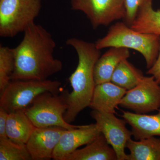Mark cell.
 <instances>
[{"label": "cell", "instance_id": "obj_15", "mask_svg": "<svg viewBox=\"0 0 160 160\" xmlns=\"http://www.w3.org/2000/svg\"><path fill=\"white\" fill-rule=\"evenodd\" d=\"M65 160H118L115 151L101 133L84 148L78 149Z\"/></svg>", "mask_w": 160, "mask_h": 160}, {"label": "cell", "instance_id": "obj_22", "mask_svg": "<svg viewBox=\"0 0 160 160\" xmlns=\"http://www.w3.org/2000/svg\"><path fill=\"white\" fill-rule=\"evenodd\" d=\"M148 0H125L126 9V18L124 22L130 26L134 22L141 6Z\"/></svg>", "mask_w": 160, "mask_h": 160}, {"label": "cell", "instance_id": "obj_18", "mask_svg": "<svg viewBox=\"0 0 160 160\" xmlns=\"http://www.w3.org/2000/svg\"><path fill=\"white\" fill-rule=\"evenodd\" d=\"M126 148L129 151L127 160H160V138L152 137L140 140L130 138Z\"/></svg>", "mask_w": 160, "mask_h": 160}, {"label": "cell", "instance_id": "obj_14", "mask_svg": "<svg viewBox=\"0 0 160 160\" xmlns=\"http://www.w3.org/2000/svg\"><path fill=\"white\" fill-rule=\"evenodd\" d=\"M129 49L123 47H110L99 58L95 66L94 75L96 85L111 82L117 66L123 60L130 57Z\"/></svg>", "mask_w": 160, "mask_h": 160}, {"label": "cell", "instance_id": "obj_1", "mask_svg": "<svg viewBox=\"0 0 160 160\" xmlns=\"http://www.w3.org/2000/svg\"><path fill=\"white\" fill-rule=\"evenodd\" d=\"M23 39L13 48L15 68L11 80H45L63 69L53 56L56 44L42 26L33 23L24 32Z\"/></svg>", "mask_w": 160, "mask_h": 160}, {"label": "cell", "instance_id": "obj_2", "mask_svg": "<svg viewBox=\"0 0 160 160\" xmlns=\"http://www.w3.org/2000/svg\"><path fill=\"white\" fill-rule=\"evenodd\" d=\"M66 44L74 48L78 57V63L75 70L69 78L72 91L67 92L68 108L64 118L71 124L79 113L89 107L95 88L94 68L101 56V50L95 43L72 38L66 41Z\"/></svg>", "mask_w": 160, "mask_h": 160}, {"label": "cell", "instance_id": "obj_3", "mask_svg": "<svg viewBox=\"0 0 160 160\" xmlns=\"http://www.w3.org/2000/svg\"><path fill=\"white\" fill-rule=\"evenodd\" d=\"M160 37L132 29L125 22H117L109 27L107 34L96 42L98 49L123 47L134 49L143 56L146 68L154 65L159 51Z\"/></svg>", "mask_w": 160, "mask_h": 160}, {"label": "cell", "instance_id": "obj_11", "mask_svg": "<svg viewBox=\"0 0 160 160\" xmlns=\"http://www.w3.org/2000/svg\"><path fill=\"white\" fill-rule=\"evenodd\" d=\"M100 133L96 123L82 125L78 128L66 130L61 136L55 148L52 159L65 160L80 147L91 142Z\"/></svg>", "mask_w": 160, "mask_h": 160}, {"label": "cell", "instance_id": "obj_17", "mask_svg": "<svg viewBox=\"0 0 160 160\" xmlns=\"http://www.w3.org/2000/svg\"><path fill=\"white\" fill-rule=\"evenodd\" d=\"M130 27L139 32L160 37V9H153L152 0H148L141 6Z\"/></svg>", "mask_w": 160, "mask_h": 160}, {"label": "cell", "instance_id": "obj_19", "mask_svg": "<svg viewBox=\"0 0 160 160\" xmlns=\"http://www.w3.org/2000/svg\"><path fill=\"white\" fill-rule=\"evenodd\" d=\"M144 77L142 70L126 59L117 66L112 76L111 82L128 91L137 86Z\"/></svg>", "mask_w": 160, "mask_h": 160}, {"label": "cell", "instance_id": "obj_6", "mask_svg": "<svg viewBox=\"0 0 160 160\" xmlns=\"http://www.w3.org/2000/svg\"><path fill=\"white\" fill-rule=\"evenodd\" d=\"M42 0H0V36L13 38L34 22Z\"/></svg>", "mask_w": 160, "mask_h": 160}, {"label": "cell", "instance_id": "obj_21", "mask_svg": "<svg viewBox=\"0 0 160 160\" xmlns=\"http://www.w3.org/2000/svg\"><path fill=\"white\" fill-rule=\"evenodd\" d=\"M15 57L13 49L0 46V92L3 91L12 81L11 76L15 68Z\"/></svg>", "mask_w": 160, "mask_h": 160}, {"label": "cell", "instance_id": "obj_9", "mask_svg": "<svg viewBox=\"0 0 160 160\" xmlns=\"http://www.w3.org/2000/svg\"><path fill=\"white\" fill-rule=\"evenodd\" d=\"M92 118L101 133L104 135L108 143L114 149L118 160H127L125 152L126 143L131 138V131L127 129L126 120L118 118L114 113L92 110Z\"/></svg>", "mask_w": 160, "mask_h": 160}, {"label": "cell", "instance_id": "obj_24", "mask_svg": "<svg viewBox=\"0 0 160 160\" xmlns=\"http://www.w3.org/2000/svg\"><path fill=\"white\" fill-rule=\"evenodd\" d=\"M8 115V112L0 107V138H7L6 126Z\"/></svg>", "mask_w": 160, "mask_h": 160}, {"label": "cell", "instance_id": "obj_7", "mask_svg": "<svg viewBox=\"0 0 160 160\" xmlns=\"http://www.w3.org/2000/svg\"><path fill=\"white\" fill-rule=\"evenodd\" d=\"M71 6L86 15L94 29L126 18L125 0H71Z\"/></svg>", "mask_w": 160, "mask_h": 160}, {"label": "cell", "instance_id": "obj_10", "mask_svg": "<svg viewBox=\"0 0 160 160\" xmlns=\"http://www.w3.org/2000/svg\"><path fill=\"white\" fill-rule=\"evenodd\" d=\"M66 129L58 126L36 128L26 145L32 160L52 159L55 148Z\"/></svg>", "mask_w": 160, "mask_h": 160}, {"label": "cell", "instance_id": "obj_23", "mask_svg": "<svg viewBox=\"0 0 160 160\" xmlns=\"http://www.w3.org/2000/svg\"><path fill=\"white\" fill-rule=\"evenodd\" d=\"M146 73L152 76L156 82L160 85V39L159 51L157 59L152 67L148 69Z\"/></svg>", "mask_w": 160, "mask_h": 160}, {"label": "cell", "instance_id": "obj_12", "mask_svg": "<svg viewBox=\"0 0 160 160\" xmlns=\"http://www.w3.org/2000/svg\"><path fill=\"white\" fill-rule=\"evenodd\" d=\"M127 90L111 82L96 85L89 107L92 110L114 113Z\"/></svg>", "mask_w": 160, "mask_h": 160}, {"label": "cell", "instance_id": "obj_16", "mask_svg": "<svg viewBox=\"0 0 160 160\" xmlns=\"http://www.w3.org/2000/svg\"><path fill=\"white\" fill-rule=\"evenodd\" d=\"M26 109L9 112L6 126V135L13 142L26 144L36 127L25 112Z\"/></svg>", "mask_w": 160, "mask_h": 160}, {"label": "cell", "instance_id": "obj_20", "mask_svg": "<svg viewBox=\"0 0 160 160\" xmlns=\"http://www.w3.org/2000/svg\"><path fill=\"white\" fill-rule=\"evenodd\" d=\"M26 144L13 142L8 138H0V160H32Z\"/></svg>", "mask_w": 160, "mask_h": 160}, {"label": "cell", "instance_id": "obj_13", "mask_svg": "<svg viewBox=\"0 0 160 160\" xmlns=\"http://www.w3.org/2000/svg\"><path fill=\"white\" fill-rule=\"evenodd\" d=\"M155 114H138L123 111L121 116L131 127L134 140L160 137V108Z\"/></svg>", "mask_w": 160, "mask_h": 160}, {"label": "cell", "instance_id": "obj_5", "mask_svg": "<svg viewBox=\"0 0 160 160\" xmlns=\"http://www.w3.org/2000/svg\"><path fill=\"white\" fill-rule=\"evenodd\" d=\"M61 85L57 80H12L1 92L0 107L9 113L26 109L43 92L59 93Z\"/></svg>", "mask_w": 160, "mask_h": 160}, {"label": "cell", "instance_id": "obj_8", "mask_svg": "<svg viewBox=\"0 0 160 160\" xmlns=\"http://www.w3.org/2000/svg\"><path fill=\"white\" fill-rule=\"evenodd\" d=\"M119 106L138 114H147L160 108V85L152 76L144 77L138 84L128 90Z\"/></svg>", "mask_w": 160, "mask_h": 160}, {"label": "cell", "instance_id": "obj_4", "mask_svg": "<svg viewBox=\"0 0 160 160\" xmlns=\"http://www.w3.org/2000/svg\"><path fill=\"white\" fill-rule=\"evenodd\" d=\"M67 91L63 93L45 92L38 96L25 110L37 128L58 126L70 130L80 126L67 123L64 116L68 108Z\"/></svg>", "mask_w": 160, "mask_h": 160}]
</instances>
